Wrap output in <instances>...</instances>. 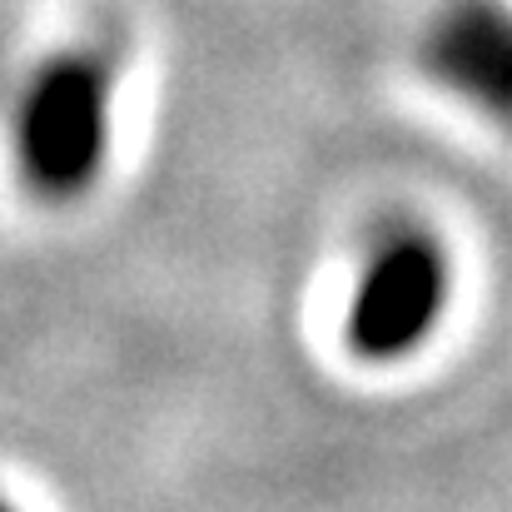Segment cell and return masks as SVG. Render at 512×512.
<instances>
[{"label":"cell","mask_w":512,"mask_h":512,"mask_svg":"<svg viewBox=\"0 0 512 512\" xmlns=\"http://www.w3.org/2000/svg\"><path fill=\"white\" fill-rule=\"evenodd\" d=\"M110 65L90 50L45 60L20 100L15 165L35 199H85L110 160Z\"/></svg>","instance_id":"1"},{"label":"cell","mask_w":512,"mask_h":512,"mask_svg":"<svg viewBox=\"0 0 512 512\" xmlns=\"http://www.w3.org/2000/svg\"><path fill=\"white\" fill-rule=\"evenodd\" d=\"M448 304V259L433 239L403 234L373 254L348 304V348L368 363H398L428 339Z\"/></svg>","instance_id":"2"},{"label":"cell","mask_w":512,"mask_h":512,"mask_svg":"<svg viewBox=\"0 0 512 512\" xmlns=\"http://www.w3.org/2000/svg\"><path fill=\"white\" fill-rule=\"evenodd\" d=\"M428 65L463 100L512 130V10L498 0H458L428 35Z\"/></svg>","instance_id":"3"}]
</instances>
